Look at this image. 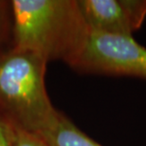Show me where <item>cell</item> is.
<instances>
[{
    "instance_id": "52a82bcc",
    "label": "cell",
    "mask_w": 146,
    "mask_h": 146,
    "mask_svg": "<svg viewBox=\"0 0 146 146\" xmlns=\"http://www.w3.org/2000/svg\"><path fill=\"white\" fill-rule=\"evenodd\" d=\"M0 146H11L10 125L7 119L0 118Z\"/></svg>"
},
{
    "instance_id": "277c9868",
    "label": "cell",
    "mask_w": 146,
    "mask_h": 146,
    "mask_svg": "<svg viewBox=\"0 0 146 146\" xmlns=\"http://www.w3.org/2000/svg\"><path fill=\"white\" fill-rule=\"evenodd\" d=\"M92 31L133 36L146 18V0H78Z\"/></svg>"
},
{
    "instance_id": "5b68a950",
    "label": "cell",
    "mask_w": 146,
    "mask_h": 146,
    "mask_svg": "<svg viewBox=\"0 0 146 146\" xmlns=\"http://www.w3.org/2000/svg\"><path fill=\"white\" fill-rule=\"evenodd\" d=\"M48 146H103L81 131L59 111L37 133Z\"/></svg>"
},
{
    "instance_id": "6da1fadb",
    "label": "cell",
    "mask_w": 146,
    "mask_h": 146,
    "mask_svg": "<svg viewBox=\"0 0 146 146\" xmlns=\"http://www.w3.org/2000/svg\"><path fill=\"white\" fill-rule=\"evenodd\" d=\"M11 5L14 49L71 66L90 33L78 0H13Z\"/></svg>"
},
{
    "instance_id": "3957f363",
    "label": "cell",
    "mask_w": 146,
    "mask_h": 146,
    "mask_svg": "<svg viewBox=\"0 0 146 146\" xmlns=\"http://www.w3.org/2000/svg\"><path fill=\"white\" fill-rule=\"evenodd\" d=\"M75 70L109 76H128L146 81V48L133 36L90 31Z\"/></svg>"
},
{
    "instance_id": "7a4b0ae2",
    "label": "cell",
    "mask_w": 146,
    "mask_h": 146,
    "mask_svg": "<svg viewBox=\"0 0 146 146\" xmlns=\"http://www.w3.org/2000/svg\"><path fill=\"white\" fill-rule=\"evenodd\" d=\"M46 63L14 48L0 58V107L8 121L36 134L56 112L46 89Z\"/></svg>"
},
{
    "instance_id": "8992f818",
    "label": "cell",
    "mask_w": 146,
    "mask_h": 146,
    "mask_svg": "<svg viewBox=\"0 0 146 146\" xmlns=\"http://www.w3.org/2000/svg\"><path fill=\"white\" fill-rule=\"evenodd\" d=\"M8 122L10 125L11 146H48L38 134L23 129L10 121Z\"/></svg>"
}]
</instances>
